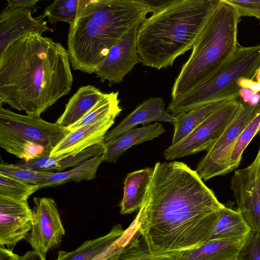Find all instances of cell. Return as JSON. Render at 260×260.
<instances>
[{
	"label": "cell",
	"mask_w": 260,
	"mask_h": 260,
	"mask_svg": "<svg viewBox=\"0 0 260 260\" xmlns=\"http://www.w3.org/2000/svg\"><path fill=\"white\" fill-rule=\"evenodd\" d=\"M224 207L196 170L182 162H157L134 221L151 250L185 251L207 242Z\"/></svg>",
	"instance_id": "cell-1"
},
{
	"label": "cell",
	"mask_w": 260,
	"mask_h": 260,
	"mask_svg": "<svg viewBox=\"0 0 260 260\" xmlns=\"http://www.w3.org/2000/svg\"><path fill=\"white\" fill-rule=\"evenodd\" d=\"M68 50L38 32L12 42L0 54V104L40 116L72 89Z\"/></svg>",
	"instance_id": "cell-2"
},
{
	"label": "cell",
	"mask_w": 260,
	"mask_h": 260,
	"mask_svg": "<svg viewBox=\"0 0 260 260\" xmlns=\"http://www.w3.org/2000/svg\"><path fill=\"white\" fill-rule=\"evenodd\" d=\"M152 12L145 0H79L68 51L75 71L95 73L110 49Z\"/></svg>",
	"instance_id": "cell-3"
},
{
	"label": "cell",
	"mask_w": 260,
	"mask_h": 260,
	"mask_svg": "<svg viewBox=\"0 0 260 260\" xmlns=\"http://www.w3.org/2000/svg\"><path fill=\"white\" fill-rule=\"evenodd\" d=\"M217 0H169L139 25L141 63L160 70L192 49Z\"/></svg>",
	"instance_id": "cell-4"
},
{
	"label": "cell",
	"mask_w": 260,
	"mask_h": 260,
	"mask_svg": "<svg viewBox=\"0 0 260 260\" xmlns=\"http://www.w3.org/2000/svg\"><path fill=\"white\" fill-rule=\"evenodd\" d=\"M240 16L224 0H217L171 91L175 99L197 86L218 70L237 47Z\"/></svg>",
	"instance_id": "cell-5"
},
{
	"label": "cell",
	"mask_w": 260,
	"mask_h": 260,
	"mask_svg": "<svg viewBox=\"0 0 260 260\" xmlns=\"http://www.w3.org/2000/svg\"><path fill=\"white\" fill-rule=\"evenodd\" d=\"M260 66V45L238 46L229 59L209 78L187 93L171 100L167 109L174 116L214 101L239 96L241 78L254 80Z\"/></svg>",
	"instance_id": "cell-6"
},
{
	"label": "cell",
	"mask_w": 260,
	"mask_h": 260,
	"mask_svg": "<svg viewBox=\"0 0 260 260\" xmlns=\"http://www.w3.org/2000/svg\"><path fill=\"white\" fill-rule=\"evenodd\" d=\"M40 116L22 115L0 106V146L25 161L50 156L70 133Z\"/></svg>",
	"instance_id": "cell-7"
},
{
	"label": "cell",
	"mask_w": 260,
	"mask_h": 260,
	"mask_svg": "<svg viewBox=\"0 0 260 260\" xmlns=\"http://www.w3.org/2000/svg\"><path fill=\"white\" fill-rule=\"evenodd\" d=\"M242 104L239 96L218 107L185 138L171 145L164 152L167 160L208 151L219 138L238 112Z\"/></svg>",
	"instance_id": "cell-8"
},
{
	"label": "cell",
	"mask_w": 260,
	"mask_h": 260,
	"mask_svg": "<svg viewBox=\"0 0 260 260\" xmlns=\"http://www.w3.org/2000/svg\"><path fill=\"white\" fill-rule=\"evenodd\" d=\"M241 101L234 118L198 164L196 171L204 181L230 173L229 162L234 145L242 132L260 112V102L252 105Z\"/></svg>",
	"instance_id": "cell-9"
},
{
	"label": "cell",
	"mask_w": 260,
	"mask_h": 260,
	"mask_svg": "<svg viewBox=\"0 0 260 260\" xmlns=\"http://www.w3.org/2000/svg\"><path fill=\"white\" fill-rule=\"evenodd\" d=\"M31 231L26 238L33 250L46 256L58 247L66 234L57 206L51 198H34Z\"/></svg>",
	"instance_id": "cell-10"
},
{
	"label": "cell",
	"mask_w": 260,
	"mask_h": 260,
	"mask_svg": "<svg viewBox=\"0 0 260 260\" xmlns=\"http://www.w3.org/2000/svg\"><path fill=\"white\" fill-rule=\"evenodd\" d=\"M231 189L237 210L251 231L260 234V148L250 165L235 171Z\"/></svg>",
	"instance_id": "cell-11"
},
{
	"label": "cell",
	"mask_w": 260,
	"mask_h": 260,
	"mask_svg": "<svg viewBox=\"0 0 260 260\" xmlns=\"http://www.w3.org/2000/svg\"><path fill=\"white\" fill-rule=\"evenodd\" d=\"M139 25L129 31L109 50L95 74L101 82L110 86L121 82L135 66L141 63L137 46Z\"/></svg>",
	"instance_id": "cell-12"
},
{
	"label": "cell",
	"mask_w": 260,
	"mask_h": 260,
	"mask_svg": "<svg viewBox=\"0 0 260 260\" xmlns=\"http://www.w3.org/2000/svg\"><path fill=\"white\" fill-rule=\"evenodd\" d=\"M32 210L27 201L0 195V246H14L26 239L32 226Z\"/></svg>",
	"instance_id": "cell-13"
},
{
	"label": "cell",
	"mask_w": 260,
	"mask_h": 260,
	"mask_svg": "<svg viewBox=\"0 0 260 260\" xmlns=\"http://www.w3.org/2000/svg\"><path fill=\"white\" fill-rule=\"evenodd\" d=\"M31 9H11L8 6L0 15V54L14 40L32 32L41 34L53 31L44 20L43 14L33 17Z\"/></svg>",
	"instance_id": "cell-14"
},
{
	"label": "cell",
	"mask_w": 260,
	"mask_h": 260,
	"mask_svg": "<svg viewBox=\"0 0 260 260\" xmlns=\"http://www.w3.org/2000/svg\"><path fill=\"white\" fill-rule=\"evenodd\" d=\"M153 121L168 122L174 125L175 116L165 109V103L161 97H153L144 101L124 118L116 126L106 134L104 144L114 141L126 131Z\"/></svg>",
	"instance_id": "cell-15"
},
{
	"label": "cell",
	"mask_w": 260,
	"mask_h": 260,
	"mask_svg": "<svg viewBox=\"0 0 260 260\" xmlns=\"http://www.w3.org/2000/svg\"><path fill=\"white\" fill-rule=\"evenodd\" d=\"M115 118L98 121L71 132L54 148L50 156L72 152L79 153L93 146L104 144L105 136L114 123Z\"/></svg>",
	"instance_id": "cell-16"
},
{
	"label": "cell",
	"mask_w": 260,
	"mask_h": 260,
	"mask_svg": "<svg viewBox=\"0 0 260 260\" xmlns=\"http://www.w3.org/2000/svg\"><path fill=\"white\" fill-rule=\"evenodd\" d=\"M104 144L96 145L79 153L74 152L48 156L28 161L21 160L15 165L18 167L39 171L57 172L73 168L93 157L103 155L106 151Z\"/></svg>",
	"instance_id": "cell-17"
},
{
	"label": "cell",
	"mask_w": 260,
	"mask_h": 260,
	"mask_svg": "<svg viewBox=\"0 0 260 260\" xmlns=\"http://www.w3.org/2000/svg\"><path fill=\"white\" fill-rule=\"evenodd\" d=\"M166 130L159 122L134 127L126 131L110 143L105 145L104 161L116 163L118 159L132 146L158 138Z\"/></svg>",
	"instance_id": "cell-18"
},
{
	"label": "cell",
	"mask_w": 260,
	"mask_h": 260,
	"mask_svg": "<svg viewBox=\"0 0 260 260\" xmlns=\"http://www.w3.org/2000/svg\"><path fill=\"white\" fill-rule=\"evenodd\" d=\"M247 235L208 242L195 249L184 251L177 260H237Z\"/></svg>",
	"instance_id": "cell-19"
},
{
	"label": "cell",
	"mask_w": 260,
	"mask_h": 260,
	"mask_svg": "<svg viewBox=\"0 0 260 260\" xmlns=\"http://www.w3.org/2000/svg\"><path fill=\"white\" fill-rule=\"evenodd\" d=\"M154 167L146 168L128 173L124 182L123 195L120 204L123 215L139 211L145 201Z\"/></svg>",
	"instance_id": "cell-20"
},
{
	"label": "cell",
	"mask_w": 260,
	"mask_h": 260,
	"mask_svg": "<svg viewBox=\"0 0 260 260\" xmlns=\"http://www.w3.org/2000/svg\"><path fill=\"white\" fill-rule=\"evenodd\" d=\"M104 94L94 85L80 87L71 97L55 122L65 127L76 123L92 109Z\"/></svg>",
	"instance_id": "cell-21"
},
{
	"label": "cell",
	"mask_w": 260,
	"mask_h": 260,
	"mask_svg": "<svg viewBox=\"0 0 260 260\" xmlns=\"http://www.w3.org/2000/svg\"><path fill=\"white\" fill-rule=\"evenodd\" d=\"M139 236L134 229L125 243L106 260H177L184 251L152 250Z\"/></svg>",
	"instance_id": "cell-22"
},
{
	"label": "cell",
	"mask_w": 260,
	"mask_h": 260,
	"mask_svg": "<svg viewBox=\"0 0 260 260\" xmlns=\"http://www.w3.org/2000/svg\"><path fill=\"white\" fill-rule=\"evenodd\" d=\"M125 232L121 224H116L107 234L86 240L73 251H59L55 260H90L121 238Z\"/></svg>",
	"instance_id": "cell-23"
},
{
	"label": "cell",
	"mask_w": 260,
	"mask_h": 260,
	"mask_svg": "<svg viewBox=\"0 0 260 260\" xmlns=\"http://www.w3.org/2000/svg\"><path fill=\"white\" fill-rule=\"evenodd\" d=\"M229 100L211 102L175 116L174 132L171 145L176 144L185 138L218 107Z\"/></svg>",
	"instance_id": "cell-24"
},
{
	"label": "cell",
	"mask_w": 260,
	"mask_h": 260,
	"mask_svg": "<svg viewBox=\"0 0 260 260\" xmlns=\"http://www.w3.org/2000/svg\"><path fill=\"white\" fill-rule=\"evenodd\" d=\"M104 161L103 155L89 158L69 170L59 172H51L39 189L62 185L68 182L90 180L95 178L101 164Z\"/></svg>",
	"instance_id": "cell-25"
},
{
	"label": "cell",
	"mask_w": 260,
	"mask_h": 260,
	"mask_svg": "<svg viewBox=\"0 0 260 260\" xmlns=\"http://www.w3.org/2000/svg\"><path fill=\"white\" fill-rule=\"evenodd\" d=\"M119 92L105 93L101 100L81 119L67 127L72 132L87 124L107 118H116L122 111L118 99Z\"/></svg>",
	"instance_id": "cell-26"
},
{
	"label": "cell",
	"mask_w": 260,
	"mask_h": 260,
	"mask_svg": "<svg viewBox=\"0 0 260 260\" xmlns=\"http://www.w3.org/2000/svg\"><path fill=\"white\" fill-rule=\"evenodd\" d=\"M79 0H56L45 8L43 14L52 24L57 22L72 23L75 20Z\"/></svg>",
	"instance_id": "cell-27"
},
{
	"label": "cell",
	"mask_w": 260,
	"mask_h": 260,
	"mask_svg": "<svg viewBox=\"0 0 260 260\" xmlns=\"http://www.w3.org/2000/svg\"><path fill=\"white\" fill-rule=\"evenodd\" d=\"M259 132H260V112L253 119L238 138L230 157L229 162L230 172L238 167L244 151Z\"/></svg>",
	"instance_id": "cell-28"
},
{
	"label": "cell",
	"mask_w": 260,
	"mask_h": 260,
	"mask_svg": "<svg viewBox=\"0 0 260 260\" xmlns=\"http://www.w3.org/2000/svg\"><path fill=\"white\" fill-rule=\"evenodd\" d=\"M51 172L23 168L3 160L0 163V174L30 184L37 185L39 189Z\"/></svg>",
	"instance_id": "cell-29"
},
{
	"label": "cell",
	"mask_w": 260,
	"mask_h": 260,
	"mask_svg": "<svg viewBox=\"0 0 260 260\" xmlns=\"http://www.w3.org/2000/svg\"><path fill=\"white\" fill-rule=\"evenodd\" d=\"M39 189L32 185L0 174V195L21 201H27Z\"/></svg>",
	"instance_id": "cell-30"
},
{
	"label": "cell",
	"mask_w": 260,
	"mask_h": 260,
	"mask_svg": "<svg viewBox=\"0 0 260 260\" xmlns=\"http://www.w3.org/2000/svg\"><path fill=\"white\" fill-rule=\"evenodd\" d=\"M237 260H260V234L251 231L241 247Z\"/></svg>",
	"instance_id": "cell-31"
},
{
	"label": "cell",
	"mask_w": 260,
	"mask_h": 260,
	"mask_svg": "<svg viewBox=\"0 0 260 260\" xmlns=\"http://www.w3.org/2000/svg\"><path fill=\"white\" fill-rule=\"evenodd\" d=\"M232 6L240 17H254L260 20V0H224Z\"/></svg>",
	"instance_id": "cell-32"
},
{
	"label": "cell",
	"mask_w": 260,
	"mask_h": 260,
	"mask_svg": "<svg viewBox=\"0 0 260 260\" xmlns=\"http://www.w3.org/2000/svg\"><path fill=\"white\" fill-rule=\"evenodd\" d=\"M128 236L125 230L124 235L104 251L98 254L90 260H106L117 250H118L127 241Z\"/></svg>",
	"instance_id": "cell-33"
},
{
	"label": "cell",
	"mask_w": 260,
	"mask_h": 260,
	"mask_svg": "<svg viewBox=\"0 0 260 260\" xmlns=\"http://www.w3.org/2000/svg\"><path fill=\"white\" fill-rule=\"evenodd\" d=\"M239 96L244 102L252 105H256L260 102V92L256 93L247 88H241Z\"/></svg>",
	"instance_id": "cell-34"
},
{
	"label": "cell",
	"mask_w": 260,
	"mask_h": 260,
	"mask_svg": "<svg viewBox=\"0 0 260 260\" xmlns=\"http://www.w3.org/2000/svg\"><path fill=\"white\" fill-rule=\"evenodd\" d=\"M7 6L11 9H32L39 0H7Z\"/></svg>",
	"instance_id": "cell-35"
},
{
	"label": "cell",
	"mask_w": 260,
	"mask_h": 260,
	"mask_svg": "<svg viewBox=\"0 0 260 260\" xmlns=\"http://www.w3.org/2000/svg\"><path fill=\"white\" fill-rule=\"evenodd\" d=\"M238 83L241 88H247L256 93L260 92V83L254 80L241 78L238 81Z\"/></svg>",
	"instance_id": "cell-36"
},
{
	"label": "cell",
	"mask_w": 260,
	"mask_h": 260,
	"mask_svg": "<svg viewBox=\"0 0 260 260\" xmlns=\"http://www.w3.org/2000/svg\"><path fill=\"white\" fill-rule=\"evenodd\" d=\"M21 257L4 246L0 247V260H20Z\"/></svg>",
	"instance_id": "cell-37"
},
{
	"label": "cell",
	"mask_w": 260,
	"mask_h": 260,
	"mask_svg": "<svg viewBox=\"0 0 260 260\" xmlns=\"http://www.w3.org/2000/svg\"><path fill=\"white\" fill-rule=\"evenodd\" d=\"M20 260H46V258L38 252L29 250L21 256Z\"/></svg>",
	"instance_id": "cell-38"
},
{
	"label": "cell",
	"mask_w": 260,
	"mask_h": 260,
	"mask_svg": "<svg viewBox=\"0 0 260 260\" xmlns=\"http://www.w3.org/2000/svg\"><path fill=\"white\" fill-rule=\"evenodd\" d=\"M254 80L260 83V66L258 69L256 75L255 76Z\"/></svg>",
	"instance_id": "cell-39"
}]
</instances>
